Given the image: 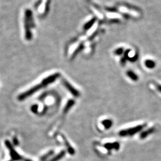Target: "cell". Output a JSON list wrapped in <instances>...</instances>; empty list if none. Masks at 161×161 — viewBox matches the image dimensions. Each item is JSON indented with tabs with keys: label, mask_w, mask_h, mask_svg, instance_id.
<instances>
[{
	"label": "cell",
	"mask_w": 161,
	"mask_h": 161,
	"mask_svg": "<svg viewBox=\"0 0 161 161\" xmlns=\"http://www.w3.org/2000/svg\"><path fill=\"white\" fill-rule=\"evenodd\" d=\"M146 125H147L146 123H145V124L137 125L136 127H132L128 129L123 130L119 132V135L122 137L133 136L134 134L138 133V132L141 131L143 128H145L146 127Z\"/></svg>",
	"instance_id": "cell-1"
},
{
	"label": "cell",
	"mask_w": 161,
	"mask_h": 161,
	"mask_svg": "<svg viewBox=\"0 0 161 161\" xmlns=\"http://www.w3.org/2000/svg\"><path fill=\"white\" fill-rule=\"evenodd\" d=\"M46 85H45V84L44 83V82L42 80V82L40 84H38L37 85H35L34 87H33L32 88H31V89H28V91H26L23 93H22L21 94H20L18 97V100L22 101L23 100L26 98H27L28 97H29V96H31V95H32L33 94L35 93L37 91H38L39 89H41L42 88L46 87Z\"/></svg>",
	"instance_id": "cell-2"
},
{
	"label": "cell",
	"mask_w": 161,
	"mask_h": 161,
	"mask_svg": "<svg viewBox=\"0 0 161 161\" xmlns=\"http://www.w3.org/2000/svg\"><path fill=\"white\" fill-rule=\"evenodd\" d=\"M26 15V19H25V31H26V38L28 40H30L32 37V35L30 31V25L32 20V13L31 10H27L25 13Z\"/></svg>",
	"instance_id": "cell-3"
},
{
	"label": "cell",
	"mask_w": 161,
	"mask_h": 161,
	"mask_svg": "<svg viewBox=\"0 0 161 161\" xmlns=\"http://www.w3.org/2000/svg\"><path fill=\"white\" fill-rule=\"evenodd\" d=\"M5 146L7 147V148L8 149L9 151H10V156L12 157V158L13 159V160H20L22 159V158L21 156H20L19 155V153L14 150V149L13 148V146L11 145L10 142L6 140L5 141Z\"/></svg>",
	"instance_id": "cell-4"
},
{
	"label": "cell",
	"mask_w": 161,
	"mask_h": 161,
	"mask_svg": "<svg viewBox=\"0 0 161 161\" xmlns=\"http://www.w3.org/2000/svg\"><path fill=\"white\" fill-rule=\"evenodd\" d=\"M62 83L65 85V87L68 90L73 96H74L75 97H78L79 96V95H80L79 92L77 90V89H76L69 82H68L67 80H66L65 79L62 80Z\"/></svg>",
	"instance_id": "cell-5"
},
{
	"label": "cell",
	"mask_w": 161,
	"mask_h": 161,
	"mask_svg": "<svg viewBox=\"0 0 161 161\" xmlns=\"http://www.w3.org/2000/svg\"><path fill=\"white\" fill-rule=\"evenodd\" d=\"M104 147L107 150H112L115 149L118 150L120 147V145L118 142H113V143H107L104 145Z\"/></svg>",
	"instance_id": "cell-6"
},
{
	"label": "cell",
	"mask_w": 161,
	"mask_h": 161,
	"mask_svg": "<svg viewBox=\"0 0 161 161\" xmlns=\"http://www.w3.org/2000/svg\"><path fill=\"white\" fill-rule=\"evenodd\" d=\"M61 137L63 138V140L64 143H65V146L68 149V151L69 152V153L70 155H74L75 154V150L70 145V143H69V141H68V140L66 139V138L65 137V136L63 135H61Z\"/></svg>",
	"instance_id": "cell-7"
},
{
	"label": "cell",
	"mask_w": 161,
	"mask_h": 161,
	"mask_svg": "<svg viewBox=\"0 0 161 161\" xmlns=\"http://www.w3.org/2000/svg\"><path fill=\"white\" fill-rule=\"evenodd\" d=\"M155 131V128H154V127L150 128L147 129V130L141 132L140 136V138L141 139H144V138H146L147 136H149V135H150L151 134L153 133Z\"/></svg>",
	"instance_id": "cell-8"
},
{
	"label": "cell",
	"mask_w": 161,
	"mask_h": 161,
	"mask_svg": "<svg viewBox=\"0 0 161 161\" xmlns=\"http://www.w3.org/2000/svg\"><path fill=\"white\" fill-rule=\"evenodd\" d=\"M75 102L74 100H69L65 107L63 112L65 113H67L69 111V109L71 108V107L75 104Z\"/></svg>",
	"instance_id": "cell-9"
},
{
	"label": "cell",
	"mask_w": 161,
	"mask_h": 161,
	"mask_svg": "<svg viewBox=\"0 0 161 161\" xmlns=\"http://www.w3.org/2000/svg\"><path fill=\"white\" fill-rule=\"evenodd\" d=\"M66 151L65 150L61 151L59 153H58L57 155H56L53 159L50 160L49 161H59L65 155Z\"/></svg>",
	"instance_id": "cell-10"
},
{
	"label": "cell",
	"mask_w": 161,
	"mask_h": 161,
	"mask_svg": "<svg viewBox=\"0 0 161 161\" xmlns=\"http://www.w3.org/2000/svg\"><path fill=\"white\" fill-rule=\"evenodd\" d=\"M102 123L106 129H109L111 127H112L113 124L112 121L108 119L103 120Z\"/></svg>",
	"instance_id": "cell-11"
},
{
	"label": "cell",
	"mask_w": 161,
	"mask_h": 161,
	"mask_svg": "<svg viewBox=\"0 0 161 161\" xmlns=\"http://www.w3.org/2000/svg\"><path fill=\"white\" fill-rule=\"evenodd\" d=\"M145 66L149 69H153L155 67L156 63L155 62L151 60H146L145 62Z\"/></svg>",
	"instance_id": "cell-12"
},
{
	"label": "cell",
	"mask_w": 161,
	"mask_h": 161,
	"mask_svg": "<svg viewBox=\"0 0 161 161\" xmlns=\"http://www.w3.org/2000/svg\"><path fill=\"white\" fill-rule=\"evenodd\" d=\"M127 75L130 78H131L132 80H134V81H136V80H137L138 79V76L131 70H128L127 72Z\"/></svg>",
	"instance_id": "cell-13"
},
{
	"label": "cell",
	"mask_w": 161,
	"mask_h": 161,
	"mask_svg": "<svg viewBox=\"0 0 161 161\" xmlns=\"http://www.w3.org/2000/svg\"><path fill=\"white\" fill-rule=\"evenodd\" d=\"M53 154V151L51 150L50 151H48L47 154H46L45 155H44L42 158H41V161H44L47 160L48 158H49Z\"/></svg>",
	"instance_id": "cell-14"
},
{
	"label": "cell",
	"mask_w": 161,
	"mask_h": 161,
	"mask_svg": "<svg viewBox=\"0 0 161 161\" xmlns=\"http://www.w3.org/2000/svg\"><path fill=\"white\" fill-rule=\"evenodd\" d=\"M94 22H95V19H92L91 21H89V22H88L87 23L85 24V25L84 26V29H89L90 27H91L93 26V25L94 24Z\"/></svg>",
	"instance_id": "cell-15"
},
{
	"label": "cell",
	"mask_w": 161,
	"mask_h": 161,
	"mask_svg": "<svg viewBox=\"0 0 161 161\" xmlns=\"http://www.w3.org/2000/svg\"><path fill=\"white\" fill-rule=\"evenodd\" d=\"M31 109V111L33 113H37L38 110V104H33V105L32 106Z\"/></svg>",
	"instance_id": "cell-16"
},
{
	"label": "cell",
	"mask_w": 161,
	"mask_h": 161,
	"mask_svg": "<svg viewBox=\"0 0 161 161\" xmlns=\"http://www.w3.org/2000/svg\"><path fill=\"white\" fill-rule=\"evenodd\" d=\"M123 51V50L122 48H119L115 51V53L116 55H121Z\"/></svg>",
	"instance_id": "cell-17"
},
{
	"label": "cell",
	"mask_w": 161,
	"mask_h": 161,
	"mask_svg": "<svg viewBox=\"0 0 161 161\" xmlns=\"http://www.w3.org/2000/svg\"><path fill=\"white\" fill-rule=\"evenodd\" d=\"M138 56V55H136V56H134L133 57L130 58V60H131V61H136V60H137Z\"/></svg>",
	"instance_id": "cell-18"
},
{
	"label": "cell",
	"mask_w": 161,
	"mask_h": 161,
	"mask_svg": "<svg viewBox=\"0 0 161 161\" xmlns=\"http://www.w3.org/2000/svg\"><path fill=\"white\" fill-rule=\"evenodd\" d=\"M13 143H14V144L15 145H18V143H19V142H18V140H17L16 138H14L13 139Z\"/></svg>",
	"instance_id": "cell-19"
},
{
	"label": "cell",
	"mask_w": 161,
	"mask_h": 161,
	"mask_svg": "<svg viewBox=\"0 0 161 161\" xmlns=\"http://www.w3.org/2000/svg\"><path fill=\"white\" fill-rule=\"evenodd\" d=\"M157 89L161 93V85H157Z\"/></svg>",
	"instance_id": "cell-20"
},
{
	"label": "cell",
	"mask_w": 161,
	"mask_h": 161,
	"mask_svg": "<svg viewBox=\"0 0 161 161\" xmlns=\"http://www.w3.org/2000/svg\"><path fill=\"white\" fill-rule=\"evenodd\" d=\"M24 161H32V160L28 159H24Z\"/></svg>",
	"instance_id": "cell-21"
},
{
	"label": "cell",
	"mask_w": 161,
	"mask_h": 161,
	"mask_svg": "<svg viewBox=\"0 0 161 161\" xmlns=\"http://www.w3.org/2000/svg\"><path fill=\"white\" fill-rule=\"evenodd\" d=\"M9 161H13V160H9Z\"/></svg>",
	"instance_id": "cell-22"
}]
</instances>
